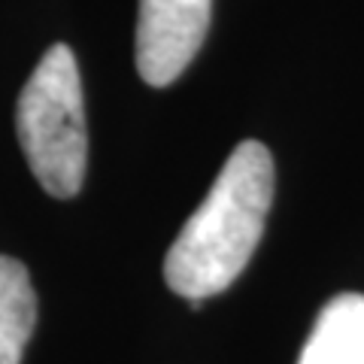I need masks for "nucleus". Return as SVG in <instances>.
Returning <instances> with one entry per match:
<instances>
[{
    "instance_id": "nucleus-1",
    "label": "nucleus",
    "mask_w": 364,
    "mask_h": 364,
    "mask_svg": "<svg viewBox=\"0 0 364 364\" xmlns=\"http://www.w3.org/2000/svg\"><path fill=\"white\" fill-rule=\"evenodd\" d=\"M270 203L273 155L264 143L243 140L167 249L164 279L170 291L195 304L225 291L258 249Z\"/></svg>"
},
{
    "instance_id": "nucleus-2",
    "label": "nucleus",
    "mask_w": 364,
    "mask_h": 364,
    "mask_svg": "<svg viewBox=\"0 0 364 364\" xmlns=\"http://www.w3.org/2000/svg\"><path fill=\"white\" fill-rule=\"evenodd\" d=\"M18 143L31 173L52 198H76L88 167L79 64L70 46H52L18 95Z\"/></svg>"
},
{
    "instance_id": "nucleus-3",
    "label": "nucleus",
    "mask_w": 364,
    "mask_h": 364,
    "mask_svg": "<svg viewBox=\"0 0 364 364\" xmlns=\"http://www.w3.org/2000/svg\"><path fill=\"white\" fill-rule=\"evenodd\" d=\"M213 0H140L136 70L143 82L164 88L200 52L210 31Z\"/></svg>"
},
{
    "instance_id": "nucleus-4",
    "label": "nucleus",
    "mask_w": 364,
    "mask_h": 364,
    "mask_svg": "<svg viewBox=\"0 0 364 364\" xmlns=\"http://www.w3.org/2000/svg\"><path fill=\"white\" fill-rule=\"evenodd\" d=\"M298 364H364V294H337L322 306Z\"/></svg>"
},
{
    "instance_id": "nucleus-5",
    "label": "nucleus",
    "mask_w": 364,
    "mask_h": 364,
    "mask_svg": "<svg viewBox=\"0 0 364 364\" xmlns=\"http://www.w3.org/2000/svg\"><path fill=\"white\" fill-rule=\"evenodd\" d=\"M37 325V294L21 261L0 255V364H21Z\"/></svg>"
}]
</instances>
